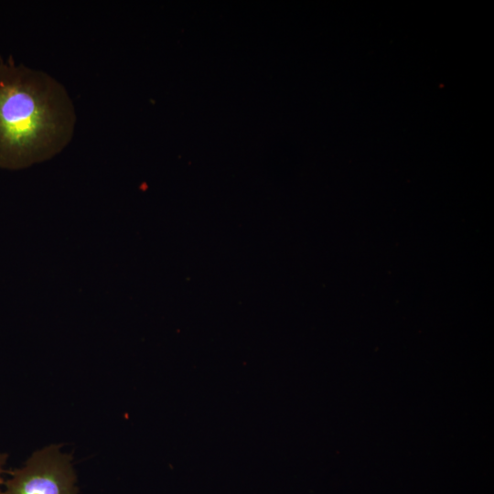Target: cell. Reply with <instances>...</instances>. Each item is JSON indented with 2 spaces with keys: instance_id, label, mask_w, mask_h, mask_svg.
<instances>
[{
  "instance_id": "1",
  "label": "cell",
  "mask_w": 494,
  "mask_h": 494,
  "mask_svg": "<svg viewBox=\"0 0 494 494\" xmlns=\"http://www.w3.org/2000/svg\"><path fill=\"white\" fill-rule=\"evenodd\" d=\"M75 112L64 87L43 71L0 59V166L27 167L70 142Z\"/></svg>"
},
{
  "instance_id": "2",
  "label": "cell",
  "mask_w": 494,
  "mask_h": 494,
  "mask_svg": "<svg viewBox=\"0 0 494 494\" xmlns=\"http://www.w3.org/2000/svg\"><path fill=\"white\" fill-rule=\"evenodd\" d=\"M9 473L5 494H78L71 456L57 445L34 452L24 467Z\"/></svg>"
},
{
  "instance_id": "3",
  "label": "cell",
  "mask_w": 494,
  "mask_h": 494,
  "mask_svg": "<svg viewBox=\"0 0 494 494\" xmlns=\"http://www.w3.org/2000/svg\"><path fill=\"white\" fill-rule=\"evenodd\" d=\"M7 454L0 453V486L3 485L4 479H3V473H4V466L6 462ZM0 494H5V491L2 490L0 487Z\"/></svg>"
}]
</instances>
